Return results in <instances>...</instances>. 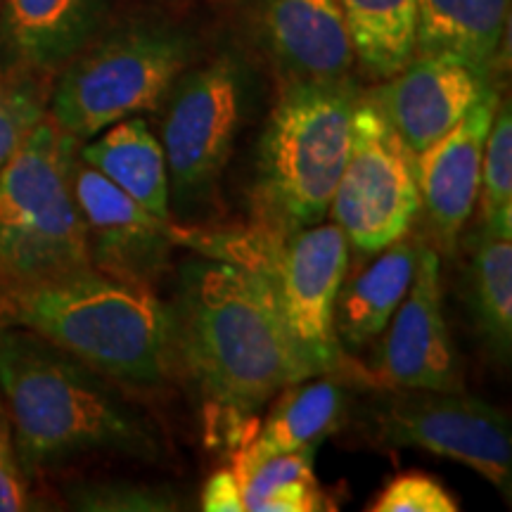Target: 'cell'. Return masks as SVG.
Returning <instances> with one entry per match:
<instances>
[{
  "label": "cell",
  "instance_id": "24",
  "mask_svg": "<svg viewBox=\"0 0 512 512\" xmlns=\"http://www.w3.org/2000/svg\"><path fill=\"white\" fill-rule=\"evenodd\" d=\"M67 501L83 512H174L183 508L169 484H147L133 479H88L67 489Z\"/></svg>",
  "mask_w": 512,
  "mask_h": 512
},
{
  "label": "cell",
  "instance_id": "29",
  "mask_svg": "<svg viewBox=\"0 0 512 512\" xmlns=\"http://www.w3.org/2000/svg\"><path fill=\"white\" fill-rule=\"evenodd\" d=\"M325 508L330 505H325L316 479H302V482H290L275 489L259 503L256 512H311Z\"/></svg>",
  "mask_w": 512,
  "mask_h": 512
},
{
  "label": "cell",
  "instance_id": "26",
  "mask_svg": "<svg viewBox=\"0 0 512 512\" xmlns=\"http://www.w3.org/2000/svg\"><path fill=\"white\" fill-rule=\"evenodd\" d=\"M318 446H304L290 453H278L261 460L249 475L242 479V501H245V510L256 512L259 503L266 496H271L275 489L290 484L302 482V479H316L313 472V460H316Z\"/></svg>",
  "mask_w": 512,
  "mask_h": 512
},
{
  "label": "cell",
  "instance_id": "23",
  "mask_svg": "<svg viewBox=\"0 0 512 512\" xmlns=\"http://www.w3.org/2000/svg\"><path fill=\"white\" fill-rule=\"evenodd\" d=\"M479 228L512 235V112L501 100L486 136L479 183Z\"/></svg>",
  "mask_w": 512,
  "mask_h": 512
},
{
  "label": "cell",
  "instance_id": "7",
  "mask_svg": "<svg viewBox=\"0 0 512 512\" xmlns=\"http://www.w3.org/2000/svg\"><path fill=\"white\" fill-rule=\"evenodd\" d=\"M76 152L79 140L43 119L0 169V275L15 287L93 268L72 183Z\"/></svg>",
  "mask_w": 512,
  "mask_h": 512
},
{
  "label": "cell",
  "instance_id": "21",
  "mask_svg": "<svg viewBox=\"0 0 512 512\" xmlns=\"http://www.w3.org/2000/svg\"><path fill=\"white\" fill-rule=\"evenodd\" d=\"M354 41L356 62L375 79H389L413 60L415 0H337Z\"/></svg>",
  "mask_w": 512,
  "mask_h": 512
},
{
  "label": "cell",
  "instance_id": "4",
  "mask_svg": "<svg viewBox=\"0 0 512 512\" xmlns=\"http://www.w3.org/2000/svg\"><path fill=\"white\" fill-rule=\"evenodd\" d=\"M176 245L261 278L309 377L342 366L335 299L349 268V240L335 221L280 230L254 221L235 228H176Z\"/></svg>",
  "mask_w": 512,
  "mask_h": 512
},
{
  "label": "cell",
  "instance_id": "19",
  "mask_svg": "<svg viewBox=\"0 0 512 512\" xmlns=\"http://www.w3.org/2000/svg\"><path fill=\"white\" fill-rule=\"evenodd\" d=\"M79 159L100 171L159 219L171 221L169 169L164 147L145 119L128 117L86 140Z\"/></svg>",
  "mask_w": 512,
  "mask_h": 512
},
{
  "label": "cell",
  "instance_id": "13",
  "mask_svg": "<svg viewBox=\"0 0 512 512\" xmlns=\"http://www.w3.org/2000/svg\"><path fill=\"white\" fill-rule=\"evenodd\" d=\"M494 88L491 72L451 53H415L366 95L415 155L456 128Z\"/></svg>",
  "mask_w": 512,
  "mask_h": 512
},
{
  "label": "cell",
  "instance_id": "11",
  "mask_svg": "<svg viewBox=\"0 0 512 512\" xmlns=\"http://www.w3.org/2000/svg\"><path fill=\"white\" fill-rule=\"evenodd\" d=\"M370 380L380 389H441L463 392L458 349L444 318L437 249L418 247L413 283L389 320Z\"/></svg>",
  "mask_w": 512,
  "mask_h": 512
},
{
  "label": "cell",
  "instance_id": "20",
  "mask_svg": "<svg viewBox=\"0 0 512 512\" xmlns=\"http://www.w3.org/2000/svg\"><path fill=\"white\" fill-rule=\"evenodd\" d=\"M415 53H451L491 72L508 31L510 0H415Z\"/></svg>",
  "mask_w": 512,
  "mask_h": 512
},
{
  "label": "cell",
  "instance_id": "27",
  "mask_svg": "<svg viewBox=\"0 0 512 512\" xmlns=\"http://www.w3.org/2000/svg\"><path fill=\"white\" fill-rule=\"evenodd\" d=\"M43 119L46 110L34 93L27 88L0 86V169Z\"/></svg>",
  "mask_w": 512,
  "mask_h": 512
},
{
  "label": "cell",
  "instance_id": "15",
  "mask_svg": "<svg viewBox=\"0 0 512 512\" xmlns=\"http://www.w3.org/2000/svg\"><path fill=\"white\" fill-rule=\"evenodd\" d=\"M498 105L501 93L491 88L456 128L418 155L420 211L444 252H453L477 207L484 145Z\"/></svg>",
  "mask_w": 512,
  "mask_h": 512
},
{
  "label": "cell",
  "instance_id": "9",
  "mask_svg": "<svg viewBox=\"0 0 512 512\" xmlns=\"http://www.w3.org/2000/svg\"><path fill=\"white\" fill-rule=\"evenodd\" d=\"M330 214L349 245L366 254L411 233L420 214L418 155L366 91L356 105L349 157Z\"/></svg>",
  "mask_w": 512,
  "mask_h": 512
},
{
  "label": "cell",
  "instance_id": "12",
  "mask_svg": "<svg viewBox=\"0 0 512 512\" xmlns=\"http://www.w3.org/2000/svg\"><path fill=\"white\" fill-rule=\"evenodd\" d=\"M72 183L86 226L91 266L112 278L155 290L176 247L171 221L159 219L110 178L81 162L79 152Z\"/></svg>",
  "mask_w": 512,
  "mask_h": 512
},
{
  "label": "cell",
  "instance_id": "2",
  "mask_svg": "<svg viewBox=\"0 0 512 512\" xmlns=\"http://www.w3.org/2000/svg\"><path fill=\"white\" fill-rule=\"evenodd\" d=\"M0 399L27 477L83 453L162 456L155 427L112 380L27 328L0 330Z\"/></svg>",
  "mask_w": 512,
  "mask_h": 512
},
{
  "label": "cell",
  "instance_id": "10",
  "mask_svg": "<svg viewBox=\"0 0 512 512\" xmlns=\"http://www.w3.org/2000/svg\"><path fill=\"white\" fill-rule=\"evenodd\" d=\"M370 422L382 444L422 448L489 479L501 494L512 484L508 415L479 396L441 389H382Z\"/></svg>",
  "mask_w": 512,
  "mask_h": 512
},
{
  "label": "cell",
  "instance_id": "14",
  "mask_svg": "<svg viewBox=\"0 0 512 512\" xmlns=\"http://www.w3.org/2000/svg\"><path fill=\"white\" fill-rule=\"evenodd\" d=\"M245 15L283 83L351 79L356 50L337 0H245Z\"/></svg>",
  "mask_w": 512,
  "mask_h": 512
},
{
  "label": "cell",
  "instance_id": "5",
  "mask_svg": "<svg viewBox=\"0 0 512 512\" xmlns=\"http://www.w3.org/2000/svg\"><path fill=\"white\" fill-rule=\"evenodd\" d=\"M361 93L354 79L283 83L256 155V221L290 233L323 223L347 164Z\"/></svg>",
  "mask_w": 512,
  "mask_h": 512
},
{
  "label": "cell",
  "instance_id": "28",
  "mask_svg": "<svg viewBox=\"0 0 512 512\" xmlns=\"http://www.w3.org/2000/svg\"><path fill=\"white\" fill-rule=\"evenodd\" d=\"M31 510L27 472L19 463L12 422L0 401V512Z\"/></svg>",
  "mask_w": 512,
  "mask_h": 512
},
{
  "label": "cell",
  "instance_id": "18",
  "mask_svg": "<svg viewBox=\"0 0 512 512\" xmlns=\"http://www.w3.org/2000/svg\"><path fill=\"white\" fill-rule=\"evenodd\" d=\"M418 247L408 235L389 242L370 264L342 285L335 299V335L344 351L363 349L387 330L413 283Z\"/></svg>",
  "mask_w": 512,
  "mask_h": 512
},
{
  "label": "cell",
  "instance_id": "8",
  "mask_svg": "<svg viewBox=\"0 0 512 512\" xmlns=\"http://www.w3.org/2000/svg\"><path fill=\"white\" fill-rule=\"evenodd\" d=\"M254 95V72L238 50L192 62L166 93L162 147L178 209L207 202L226 169Z\"/></svg>",
  "mask_w": 512,
  "mask_h": 512
},
{
  "label": "cell",
  "instance_id": "25",
  "mask_svg": "<svg viewBox=\"0 0 512 512\" xmlns=\"http://www.w3.org/2000/svg\"><path fill=\"white\" fill-rule=\"evenodd\" d=\"M373 512H458L460 505L437 477L403 472L382 489L370 505Z\"/></svg>",
  "mask_w": 512,
  "mask_h": 512
},
{
  "label": "cell",
  "instance_id": "6",
  "mask_svg": "<svg viewBox=\"0 0 512 512\" xmlns=\"http://www.w3.org/2000/svg\"><path fill=\"white\" fill-rule=\"evenodd\" d=\"M195 55V34L174 19L136 17L100 31L64 64L50 121L86 143L121 119L155 110Z\"/></svg>",
  "mask_w": 512,
  "mask_h": 512
},
{
  "label": "cell",
  "instance_id": "17",
  "mask_svg": "<svg viewBox=\"0 0 512 512\" xmlns=\"http://www.w3.org/2000/svg\"><path fill=\"white\" fill-rule=\"evenodd\" d=\"M110 0H5L3 31L34 69L64 67L105 27Z\"/></svg>",
  "mask_w": 512,
  "mask_h": 512
},
{
  "label": "cell",
  "instance_id": "16",
  "mask_svg": "<svg viewBox=\"0 0 512 512\" xmlns=\"http://www.w3.org/2000/svg\"><path fill=\"white\" fill-rule=\"evenodd\" d=\"M261 430L235 453V477L242 482L261 460L318 446L337 430L347 411L344 387L332 377H306L273 396Z\"/></svg>",
  "mask_w": 512,
  "mask_h": 512
},
{
  "label": "cell",
  "instance_id": "22",
  "mask_svg": "<svg viewBox=\"0 0 512 512\" xmlns=\"http://www.w3.org/2000/svg\"><path fill=\"white\" fill-rule=\"evenodd\" d=\"M467 290L477 332L498 361H508L512 349V235L479 228Z\"/></svg>",
  "mask_w": 512,
  "mask_h": 512
},
{
  "label": "cell",
  "instance_id": "1",
  "mask_svg": "<svg viewBox=\"0 0 512 512\" xmlns=\"http://www.w3.org/2000/svg\"><path fill=\"white\" fill-rule=\"evenodd\" d=\"M169 311L171 361H181L216 420L242 425L306 380L266 283L226 261H188Z\"/></svg>",
  "mask_w": 512,
  "mask_h": 512
},
{
  "label": "cell",
  "instance_id": "30",
  "mask_svg": "<svg viewBox=\"0 0 512 512\" xmlns=\"http://www.w3.org/2000/svg\"><path fill=\"white\" fill-rule=\"evenodd\" d=\"M202 510L207 512H245L242 486L233 470H219L207 479L202 491Z\"/></svg>",
  "mask_w": 512,
  "mask_h": 512
},
{
  "label": "cell",
  "instance_id": "3",
  "mask_svg": "<svg viewBox=\"0 0 512 512\" xmlns=\"http://www.w3.org/2000/svg\"><path fill=\"white\" fill-rule=\"evenodd\" d=\"M15 323L124 387H159L171 366L169 311L152 287L86 268L15 287Z\"/></svg>",
  "mask_w": 512,
  "mask_h": 512
}]
</instances>
